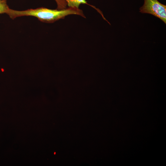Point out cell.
Here are the masks:
<instances>
[{"label": "cell", "instance_id": "cell-2", "mask_svg": "<svg viewBox=\"0 0 166 166\" xmlns=\"http://www.w3.org/2000/svg\"><path fill=\"white\" fill-rule=\"evenodd\" d=\"M139 9L140 13L151 14L166 24V6L157 0H144V5Z\"/></svg>", "mask_w": 166, "mask_h": 166}, {"label": "cell", "instance_id": "cell-5", "mask_svg": "<svg viewBox=\"0 0 166 166\" xmlns=\"http://www.w3.org/2000/svg\"><path fill=\"white\" fill-rule=\"evenodd\" d=\"M57 4V9L60 10L66 8L67 3L65 0H55Z\"/></svg>", "mask_w": 166, "mask_h": 166}, {"label": "cell", "instance_id": "cell-4", "mask_svg": "<svg viewBox=\"0 0 166 166\" xmlns=\"http://www.w3.org/2000/svg\"><path fill=\"white\" fill-rule=\"evenodd\" d=\"M9 9L6 0H0V14H6Z\"/></svg>", "mask_w": 166, "mask_h": 166}, {"label": "cell", "instance_id": "cell-1", "mask_svg": "<svg viewBox=\"0 0 166 166\" xmlns=\"http://www.w3.org/2000/svg\"><path fill=\"white\" fill-rule=\"evenodd\" d=\"M77 13V10L71 7L60 10L40 7L23 11L14 10L10 8L6 14L12 19L21 16H32L37 18L41 22L50 23L63 19L68 15L76 14Z\"/></svg>", "mask_w": 166, "mask_h": 166}, {"label": "cell", "instance_id": "cell-3", "mask_svg": "<svg viewBox=\"0 0 166 166\" xmlns=\"http://www.w3.org/2000/svg\"><path fill=\"white\" fill-rule=\"evenodd\" d=\"M69 7L79 8L81 4L89 5L86 0H65Z\"/></svg>", "mask_w": 166, "mask_h": 166}]
</instances>
